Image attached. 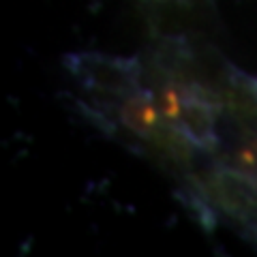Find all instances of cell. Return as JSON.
<instances>
[{
  "mask_svg": "<svg viewBox=\"0 0 257 257\" xmlns=\"http://www.w3.org/2000/svg\"><path fill=\"white\" fill-rule=\"evenodd\" d=\"M101 96L99 109L111 118V124L128 135L131 142L159 152L165 161L178 167H189L195 148L161 111L155 94L140 82L131 69H111L107 84L96 86Z\"/></svg>",
  "mask_w": 257,
  "mask_h": 257,
  "instance_id": "cell-1",
  "label": "cell"
},
{
  "mask_svg": "<svg viewBox=\"0 0 257 257\" xmlns=\"http://www.w3.org/2000/svg\"><path fill=\"white\" fill-rule=\"evenodd\" d=\"M240 122L214 172V197L236 216H257V105L238 103Z\"/></svg>",
  "mask_w": 257,
  "mask_h": 257,
  "instance_id": "cell-2",
  "label": "cell"
},
{
  "mask_svg": "<svg viewBox=\"0 0 257 257\" xmlns=\"http://www.w3.org/2000/svg\"><path fill=\"white\" fill-rule=\"evenodd\" d=\"M150 5H170V3H176V0H148Z\"/></svg>",
  "mask_w": 257,
  "mask_h": 257,
  "instance_id": "cell-3",
  "label": "cell"
}]
</instances>
